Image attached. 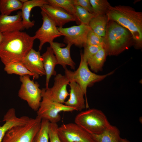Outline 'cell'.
I'll return each mask as SVG.
<instances>
[{"mask_svg":"<svg viewBox=\"0 0 142 142\" xmlns=\"http://www.w3.org/2000/svg\"><path fill=\"white\" fill-rule=\"evenodd\" d=\"M41 57L46 77L45 88L47 89L49 88L51 77L57 74L55 67L58 63L53 50L50 47L47 48L46 52L42 54Z\"/></svg>","mask_w":142,"mask_h":142,"instance_id":"cell-19","label":"cell"},{"mask_svg":"<svg viewBox=\"0 0 142 142\" xmlns=\"http://www.w3.org/2000/svg\"><path fill=\"white\" fill-rule=\"evenodd\" d=\"M41 13L43 23L33 36L35 39H38L40 41L39 51L42 49L45 43L50 44L54 39L62 36L52 19L43 11L41 10Z\"/></svg>","mask_w":142,"mask_h":142,"instance_id":"cell-10","label":"cell"},{"mask_svg":"<svg viewBox=\"0 0 142 142\" xmlns=\"http://www.w3.org/2000/svg\"><path fill=\"white\" fill-rule=\"evenodd\" d=\"M28 117L24 116L18 117L14 108L9 109L4 116L3 121H5L2 126L0 125V142H2L6 132L13 127L25 124L29 121Z\"/></svg>","mask_w":142,"mask_h":142,"instance_id":"cell-18","label":"cell"},{"mask_svg":"<svg viewBox=\"0 0 142 142\" xmlns=\"http://www.w3.org/2000/svg\"><path fill=\"white\" fill-rule=\"evenodd\" d=\"M30 76L28 75L20 76L22 84L18 95L21 99L27 102L32 110L37 111L42 99V90L38 83L31 80Z\"/></svg>","mask_w":142,"mask_h":142,"instance_id":"cell-7","label":"cell"},{"mask_svg":"<svg viewBox=\"0 0 142 142\" xmlns=\"http://www.w3.org/2000/svg\"><path fill=\"white\" fill-rule=\"evenodd\" d=\"M91 135L94 142H120L121 138L119 129L111 125L102 133Z\"/></svg>","mask_w":142,"mask_h":142,"instance_id":"cell-21","label":"cell"},{"mask_svg":"<svg viewBox=\"0 0 142 142\" xmlns=\"http://www.w3.org/2000/svg\"><path fill=\"white\" fill-rule=\"evenodd\" d=\"M57 59L58 64L61 65L64 69L67 65L74 70L76 64L72 59L70 55V49L72 45L67 44V46L63 48L65 45L62 43L53 42L50 44Z\"/></svg>","mask_w":142,"mask_h":142,"instance_id":"cell-15","label":"cell"},{"mask_svg":"<svg viewBox=\"0 0 142 142\" xmlns=\"http://www.w3.org/2000/svg\"><path fill=\"white\" fill-rule=\"evenodd\" d=\"M58 133L62 142H94L91 134L75 123L62 124Z\"/></svg>","mask_w":142,"mask_h":142,"instance_id":"cell-9","label":"cell"},{"mask_svg":"<svg viewBox=\"0 0 142 142\" xmlns=\"http://www.w3.org/2000/svg\"><path fill=\"white\" fill-rule=\"evenodd\" d=\"M120 142H131L126 139L122 138H121Z\"/></svg>","mask_w":142,"mask_h":142,"instance_id":"cell-34","label":"cell"},{"mask_svg":"<svg viewBox=\"0 0 142 142\" xmlns=\"http://www.w3.org/2000/svg\"><path fill=\"white\" fill-rule=\"evenodd\" d=\"M49 121L42 119L40 128L35 136L33 142H49L48 126Z\"/></svg>","mask_w":142,"mask_h":142,"instance_id":"cell-28","label":"cell"},{"mask_svg":"<svg viewBox=\"0 0 142 142\" xmlns=\"http://www.w3.org/2000/svg\"><path fill=\"white\" fill-rule=\"evenodd\" d=\"M34 37L25 32L17 31L3 33L0 45V58L6 65L22 62L33 48Z\"/></svg>","mask_w":142,"mask_h":142,"instance_id":"cell-1","label":"cell"},{"mask_svg":"<svg viewBox=\"0 0 142 142\" xmlns=\"http://www.w3.org/2000/svg\"><path fill=\"white\" fill-rule=\"evenodd\" d=\"M131 36L127 29L115 22L108 21L104 37V48L108 55H116L128 48Z\"/></svg>","mask_w":142,"mask_h":142,"instance_id":"cell-3","label":"cell"},{"mask_svg":"<svg viewBox=\"0 0 142 142\" xmlns=\"http://www.w3.org/2000/svg\"><path fill=\"white\" fill-rule=\"evenodd\" d=\"M94 13L96 15H105L108 8L111 6L106 0H89Z\"/></svg>","mask_w":142,"mask_h":142,"instance_id":"cell-29","label":"cell"},{"mask_svg":"<svg viewBox=\"0 0 142 142\" xmlns=\"http://www.w3.org/2000/svg\"><path fill=\"white\" fill-rule=\"evenodd\" d=\"M40 8L59 27H63L66 23L70 22H77L75 16L59 7L46 4Z\"/></svg>","mask_w":142,"mask_h":142,"instance_id":"cell-13","label":"cell"},{"mask_svg":"<svg viewBox=\"0 0 142 142\" xmlns=\"http://www.w3.org/2000/svg\"><path fill=\"white\" fill-rule=\"evenodd\" d=\"M22 62L27 69L33 74V79L45 75L42 59L39 51L33 48L28 53Z\"/></svg>","mask_w":142,"mask_h":142,"instance_id":"cell-14","label":"cell"},{"mask_svg":"<svg viewBox=\"0 0 142 142\" xmlns=\"http://www.w3.org/2000/svg\"><path fill=\"white\" fill-rule=\"evenodd\" d=\"M57 28L62 36H64V43L79 47L83 46L85 44L88 34L91 29L89 26L84 24Z\"/></svg>","mask_w":142,"mask_h":142,"instance_id":"cell-11","label":"cell"},{"mask_svg":"<svg viewBox=\"0 0 142 142\" xmlns=\"http://www.w3.org/2000/svg\"><path fill=\"white\" fill-rule=\"evenodd\" d=\"M85 45H104V37L97 34L91 29L88 34L86 43Z\"/></svg>","mask_w":142,"mask_h":142,"instance_id":"cell-30","label":"cell"},{"mask_svg":"<svg viewBox=\"0 0 142 142\" xmlns=\"http://www.w3.org/2000/svg\"><path fill=\"white\" fill-rule=\"evenodd\" d=\"M108 21L106 14L97 15L91 19L89 26L95 33L104 37Z\"/></svg>","mask_w":142,"mask_h":142,"instance_id":"cell-23","label":"cell"},{"mask_svg":"<svg viewBox=\"0 0 142 142\" xmlns=\"http://www.w3.org/2000/svg\"><path fill=\"white\" fill-rule=\"evenodd\" d=\"M80 61L78 69L72 71L66 68L65 75L70 81L73 80L77 83L84 92L86 99V107H89L87 103L86 93L88 87L92 86L96 83L100 82L107 77L113 74L115 70L103 75H99L92 72L89 69L87 60L84 57L83 53H80Z\"/></svg>","mask_w":142,"mask_h":142,"instance_id":"cell-4","label":"cell"},{"mask_svg":"<svg viewBox=\"0 0 142 142\" xmlns=\"http://www.w3.org/2000/svg\"><path fill=\"white\" fill-rule=\"evenodd\" d=\"M42 119L37 116L26 124L14 126L5 134L2 142H33L39 129Z\"/></svg>","mask_w":142,"mask_h":142,"instance_id":"cell-6","label":"cell"},{"mask_svg":"<svg viewBox=\"0 0 142 142\" xmlns=\"http://www.w3.org/2000/svg\"><path fill=\"white\" fill-rule=\"evenodd\" d=\"M75 17L77 21V23L89 26L91 19L96 15L92 13L82 7L78 6H75Z\"/></svg>","mask_w":142,"mask_h":142,"instance_id":"cell-26","label":"cell"},{"mask_svg":"<svg viewBox=\"0 0 142 142\" xmlns=\"http://www.w3.org/2000/svg\"><path fill=\"white\" fill-rule=\"evenodd\" d=\"M108 54L104 47L100 49L94 55L87 60L91 69L97 73L102 70Z\"/></svg>","mask_w":142,"mask_h":142,"instance_id":"cell-22","label":"cell"},{"mask_svg":"<svg viewBox=\"0 0 142 142\" xmlns=\"http://www.w3.org/2000/svg\"><path fill=\"white\" fill-rule=\"evenodd\" d=\"M74 123L91 135L99 134L111 125L104 113L94 108L80 111Z\"/></svg>","mask_w":142,"mask_h":142,"instance_id":"cell-5","label":"cell"},{"mask_svg":"<svg viewBox=\"0 0 142 142\" xmlns=\"http://www.w3.org/2000/svg\"><path fill=\"white\" fill-rule=\"evenodd\" d=\"M68 85L70 88L69 98L65 101V105L81 111L86 108L84 93L79 85L75 81H70Z\"/></svg>","mask_w":142,"mask_h":142,"instance_id":"cell-16","label":"cell"},{"mask_svg":"<svg viewBox=\"0 0 142 142\" xmlns=\"http://www.w3.org/2000/svg\"><path fill=\"white\" fill-rule=\"evenodd\" d=\"M69 82L65 75L58 74L55 76L52 87L41 89L42 94L54 102L63 104L69 95L67 88Z\"/></svg>","mask_w":142,"mask_h":142,"instance_id":"cell-12","label":"cell"},{"mask_svg":"<svg viewBox=\"0 0 142 142\" xmlns=\"http://www.w3.org/2000/svg\"><path fill=\"white\" fill-rule=\"evenodd\" d=\"M58 127L57 123H49L48 131L49 142H62L58 134Z\"/></svg>","mask_w":142,"mask_h":142,"instance_id":"cell-32","label":"cell"},{"mask_svg":"<svg viewBox=\"0 0 142 142\" xmlns=\"http://www.w3.org/2000/svg\"><path fill=\"white\" fill-rule=\"evenodd\" d=\"M24 29L23 24L21 12L14 15H0V32L4 33L21 31Z\"/></svg>","mask_w":142,"mask_h":142,"instance_id":"cell-17","label":"cell"},{"mask_svg":"<svg viewBox=\"0 0 142 142\" xmlns=\"http://www.w3.org/2000/svg\"><path fill=\"white\" fill-rule=\"evenodd\" d=\"M75 6H79L92 13H94L93 9L90 3L89 0H73Z\"/></svg>","mask_w":142,"mask_h":142,"instance_id":"cell-33","label":"cell"},{"mask_svg":"<svg viewBox=\"0 0 142 142\" xmlns=\"http://www.w3.org/2000/svg\"><path fill=\"white\" fill-rule=\"evenodd\" d=\"M108 21L116 22L127 29L131 34L136 46L141 48L142 44V13L129 6H110L107 11Z\"/></svg>","mask_w":142,"mask_h":142,"instance_id":"cell-2","label":"cell"},{"mask_svg":"<svg viewBox=\"0 0 142 142\" xmlns=\"http://www.w3.org/2000/svg\"><path fill=\"white\" fill-rule=\"evenodd\" d=\"M47 1L48 4L61 8L75 17V9L73 0H47Z\"/></svg>","mask_w":142,"mask_h":142,"instance_id":"cell-27","label":"cell"},{"mask_svg":"<svg viewBox=\"0 0 142 142\" xmlns=\"http://www.w3.org/2000/svg\"><path fill=\"white\" fill-rule=\"evenodd\" d=\"M3 37V33L0 32V45Z\"/></svg>","mask_w":142,"mask_h":142,"instance_id":"cell-35","label":"cell"},{"mask_svg":"<svg viewBox=\"0 0 142 142\" xmlns=\"http://www.w3.org/2000/svg\"><path fill=\"white\" fill-rule=\"evenodd\" d=\"M4 69L8 74H14L20 76L26 75L33 76V74L27 69L22 62L13 63L5 65Z\"/></svg>","mask_w":142,"mask_h":142,"instance_id":"cell-25","label":"cell"},{"mask_svg":"<svg viewBox=\"0 0 142 142\" xmlns=\"http://www.w3.org/2000/svg\"><path fill=\"white\" fill-rule=\"evenodd\" d=\"M20 1L23 3L26 2L28 0H20Z\"/></svg>","mask_w":142,"mask_h":142,"instance_id":"cell-36","label":"cell"},{"mask_svg":"<svg viewBox=\"0 0 142 142\" xmlns=\"http://www.w3.org/2000/svg\"><path fill=\"white\" fill-rule=\"evenodd\" d=\"M83 53L84 57L87 59L92 57L97 53L100 49L104 47L103 45H84Z\"/></svg>","mask_w":142,"mask_h":142,"instance_id":"cell-31","label":"cell"},{"mask_svg":"<svg viewBox=\"0 0 142 142\" xmlns=\"http://www.w3.org/2000/svg\"><path fill=\"white\" fill-rule=\"evenodd\" d=\"M46 4H48L47 0H28L23 4L21 12L22 23L24 29H29L34 25V22L31 21L30 19L31 13L33 8L37 7H40Z\"/></svg>","mask_w":142,"mask_h":142,"instance_id":"cell-20","label":"cell"},{"mask_svg":"<svg viewBox=\"0 0 142 142\" xmlns=\"http://www.w3.org/2000/svg\"><path fill=\"white\" fill-rule=\"evenodd\" d=\"M76 110L73 108L63 104L54 102L42 94V99L37 111V116L50 123H57L61 119L60 112Z\"/></svg>","mask_w":142,"mask_h":142,"instance_id":"cell-8","label":"cell"},{"mask_svg":"<svg viewBox=\"0 0 142 142\" xmlns=\"http://www.w3.org/2000/svg\"><path fill=\"white\" fill-rule=\"evenodd\" d=\"M23 4L20 0H0L1 14L9 15L13 12L21 9Z\"/></svg>","mask_w":142,"mask_h":142,"instance_id":"cell-24","label":"cell"}]
</instances>
